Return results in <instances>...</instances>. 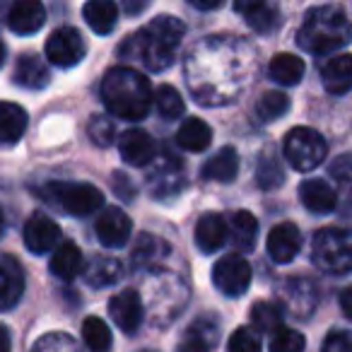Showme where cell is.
<instances>
[{
  "label": "cell",
  "mask_w": 352,
  "mask_h": 352,
  "mask_svg": "<svg viewBox=\"0 0 352 352\" xmlns=\"http://www.w3.org/2000/svg\"><path fill=\"white\" fill-rule=\"evenodd\" d=\"M184 36H186V25L182 20L171 15H160L147 27H142L138 34H133L121 46V54L131 49V56L142 60L147 70L162 73L174 63L176 49L182 46Z\"/></svg>",
  "instance_id": "obj_1"
},
{
  "label": "cell",
  "mask_w": 352,
  "mask_h": 352,
  "mask_svg": "<svg viewBox=\"0 0 352 352\" xmlns=\"http://www.w3.org/2000/svg\"><path fill=\"white\" fill-rule=\"evenodd\" d=\"M152 87L142 73L128 65H116L102 80V102L109 113L126 121H140L152 109Z\"/></svg>",
  "instance_id": "obj_2"
},
{
  "label": "cell",
  "mask_w": 352,
  "mask_h": 352,
  "mask_svg": "<svg viewBox=\"0 0 352 352\" xmlns=\"http://www.w3.org/2000/svg\"><path fill=\"white\" fill-rule=\"evenodd\" d=\"M352 39V25L340 8L321 6L307 12L297 44L309 54H333Z\"/></svg>",
  "instance_id": "obj_3"
},
{
  "label": "cell",
  "mask_w": 352,
  "mask_h": 352,
  "mask_svg": "<svg viewBox=\"0 0 352 352\" xmlns=\"http://www.w3.org/2000/svg\"><path fill=\"white\" fill-rule=\"evenodd\" d=\"M39 196L51 206H58L63 212L75 217L94 215L104 208V193L97 186L85 182H54L46 184Z\"/></svg>",
  "instance_id": "obj_4"
},
{
  "label": "cell",
  "mask_w": 352,
  "mask_h": 352,
  "mask_svg": "<svg viewBox=\"0 0 352 352\" xmlns=\"http://www.w3.org/2000/svg\"><path fill=\"white\" fill-rule=\"evenodd\" d=\"M311 258L326 273H350L352 270V230L326 227L314 236Z\"/></svg>",
  "instance_id": "obj_5"
},
{
  "label": "cell",
  "mask_w": 352,
  "mask_h": 352,
  "mask_svg": "<svg viewBox=\"0 0 352 352\" xmlns=\"http://www.w3.org/2000/svg\"><path fill=\"white\" fill-rule=\"evenodd\" d=\"M285 157L297 171H311L326 160V140L314 128H292L285 138Z\"/></svg>",
  "instance_id": "obj_6"
},
{
  "label": "cell",
  "mask_w": 352,
  "mask_h": 352,
  "mask_svg": "<svg viewBox=\"0 0 352 352\" xmlns=\"http://www.w3.org/2000/svg\"><path fill=\"white\" fill-rule=\"evenodd\" d=\"M212 283L225 297H241L251 285V265L244 256L230 254L212 268Z\"/></svg>",
  "instance_id": "obj_7"
},
{
  "label": "cell",
  "mask_w": 352,
  "mask_h": 352,
  "mask_svg": "<svg viewBox=\"0 0 352 352\" xmlns=\"http://www.w3.org/2000/svg\"><path fill=\"white\" fill-rule=\"evenodd\" d=\"M87 54L85 39L75 27H60L46 39V58L56 68H73Z\"/></svg>",
  "instance_id": "obj_8"
},
{
  "label": "cell",
  "mask_w": 352,
  "mask_h": 352,
  "mask_svg": "<svg viewBox=\"0 0 352 352\" xmlns=\"http://www.w3.org/2000/svg\"><path fill=\"white\" fill-rule=\"evenodd\" d=\"M94 232H97V239L102 246H107V249H121L131 239L133 222L121 208H104V210H99Z\"/></svg>",
  "instance_id": "obj_9"
},
{
  "label": "cell",
  "mask_w": 352,
  "mask_h": 352,
  "mask_svg": "<svg viewBox=\"0 0 352 352\" xmlns=\"http://www.w3.org/2000/svg\"><path fill=\"white\" fill-rule=\"evenodd\" d=\"M60 227L56 225L51 217L41 215H32L25 225V232H22V239H25V246L32 251V254H49V251H56L60 244Z\"/></svg>",
  "instance_id": "obj_10"
},
{
  "label": "cell",
  "mask_w": 352,
  "mask_h": 352,
  "mask_svg": "<svg viewBox=\"0 0 352 352\" xmlns=\"http://www.w3.org/2000/svg\"><path fill=\"white\" fill-rule=\"evenodd\" d=\"M118 152H121L123 162L131 166H147L155 162L157 157V142L152 135L142 128H128L121 138H118Z\"/></svg>",
  "instance_id": "obj_11"
},
{
  "label": "cell",
  "mask_w": 352,
  "mask_h": 352,
  "mask_svg": "<svg viewBox=\"0 0 352 352\" xmlns=\"http://www.w3.org/2000/svg\"><path fill=\"white\" fill-rule=\"evenodd\" d=\"M46 8L41 0H15L8 12V27L17 36H30L44 27Z\"/></svg>",
  "instance_id": "obj_12"
},
{
  "label": "cell",
  "mask_w": 352,
  "mask_h": 352,
  "mask_svg": "<svg viewBox=\"0 0 352 352\" xmlns=\"http://www.w3.org/2000/svg\"><path fill=\"white\" fill-rule=\"evenodd\" d=\"M25 294V270L12 256H0V311H10Z\"/></svg>",
  "instance_id": "obj_13"
},
{
  "label": "cell",
  "mask_w": 352,
  "mask_h": 352,
  "mask_svg": "<svg viewBox=\"0 0 352 352\" xmlns=\"http://www.w3.org/2000/svg\"><path fill=\"white\" fill-rule=\"evenodd\" d=\"M109 316L123 333H135L142 323V299L135 289H123L109 302Z\"/></svg>",
  "instance_id": "obj_14"
},
{
  "label": "cell",
  "mask_w": 352,
  "mask_h": 352,
  "mask_svg": "<svg viewBox=\"0 0 352 352\" xmlns=\"http://www.w3.org/2000/svg\"><path fill=\"white\" fill-rule=\"evenodd\" d=\"M302 249V232L294 222H280L268 234V256L275 263H289Z\"/></svg>",
  "instance_id": "obj_15"
},
{
  "label": "cell",
  "mask_w": 352,
  "mask_h": 352,
  "mask_svg": "<svg viewBox=\"0 0 352 352\" xmlns=\"http://www.w3.org/2000/svg\"><path fill=\"white\" fill-rule=\"evenodd\" d=\"M321 80L328 94L342 97V94L350 92L352 89V56L340 54V56L328 58L326 65L321 68Z\"/></svg>",
  "instance_id": "obj_16"
},
{
  "label": "cell",
  "mask_w": 352,
  "mask_h": 352,
  "mask_svg": "<svg viewBox=\"0 0 352 352\" xmlns=\"http://www.w3.org/2000/svg\"><path fill=\"white\" fill-rule=\"evenodd\" d=\"M299 198H302L304 208L316 215H328V212L336 210L338 196L326 182L321 179H307V182L299 186Z\"/></svg>",
  "instance_id": "obj_17"
},
{
  "label": "cell",
  "mask_w": 352,
  "mask_h": 352,
  "mask_svg": "<svg viewBox=\"0 0 352 352\" xmlns=\"http://www.w3.org/2000/svg\"><path fill=\"white\" fill-rule=\"evenodd\" d=\"M227 241V222L217 212H208L196 225V246L203 254H215Z\"/></svg>",
  "instance_id": "obj_18"
},
{
  "label": "cell",
  "mask_w": 352,
  "mask_h": 352,
  "mask_svg": "<svg viewBox=\"0 0 352 352\" xmlns=\"http://www.w3.org/2000/svg\"><path fill=\"white\" fill-rule=\"evenodd\" d=\"M51 273L60 280H75L80 273H85V258H82V251L75 246V241H60L58 249L54 251L51 256V263H49Z\"/></svg>",
  "instance_id": "obj_19"
},
{
  "label": "cell",
  "mask_w": 352,
  "mask_h": 352,
  "mask_svg": "<svg viewBox=\"0 0 352 352\" xmlns=\"http://www.w3.org/2000/svg\"><path fill=\"white\" fill-rule=\"evenodd\" d=\"M82 17L94 34L107 36L116 30L118 8L113 0H87L82 8Z\"/></svg>",
  "instance_id": "obj_20"
},
{
  "label": "cell",
  "mask_w": 352,
  "mask_h": 352,
  "mask_svg": "<svg viewBox=\"0 0 352 352\" xmlns=\"http://www.w3.org/2000/svg\"><path fill=\"white\" fill-rule=\"evenodd\" d=\"M239 174V155H236L234 147H222L220 152L210 157V160L203 164L201 176L206 182H217V184H230Z\"/></svg>",
  "instance_id": "obj_21"
},
{
  "label": "cell",
  "mask_w": 352,
  "mask_h": 352,
  "mask_svg": "<svg viewBox=\"0 0 352 352\" xmlns=\"http://www.w3.org/2000/svg\"><path fill=\"white\" fill-rule=\"evenodd\" d=\"M27 111L20 104L0 102V145H17L27 131Z\"/></svg>",
  "instance_id": "obj_22"
},
{
  "label": "cell",
  "mask_w": 352,
  "mask_h": 352,
  "mask_svg": "<svg viewBox=\"0 0 352 352\" xmlns=\"http://www.w3.org/2000/svg\"><path fill=\"white\" fill-rule=\"evenodd\" d=\"M15 82L25 89H44L51 82V73L39 56L22 54L15 63Z\"/></svg>",
  "instance_id": "obj_23"
},
{
  "label": "cell",
  "mask_w": 352,
  "mask_h": 352,
  "mask_svg": "<svg viewBox=\"0 0 352 352\" xmlns=\"http://www.w3.org/2000/svg\"><path fill=\"white\" fill-rule=\"evenodd\" d=\"M176 142H179V147H184L188 152H203L210 147L212 131L203 118L191 116L182 123V128L176 133Z\"/></svg>",
  "instance_id": "obj_24"
},
{
  "label": "cell",
  "mask_w": 352,
  "mask_h": 352,
  "mask_svg": "<svg viewBox=\"0 0 352 352\" xmlns=\"http://www.w3.org/2000/svg\"><path fill=\"white\" fill-rule=\"evenodd\" d=\"M304 70H307L304 60L292 54H278L268 65L270 78H273L278 85H285V87H292V85L302 82Z\"/></svg>",
  "instance_id": "obj_25"
},
{
  "label": "cell",
  "mask_w": 352,
  "mask_h": 352,
  "mask_svg": "<svg viewBox=\"0 0 352 352\" xmlns=\"http://www.w3.org/2000/svg\"><path fill=\"white\" fill-rule=\"evenodd\" d=\"M217 342V323L201 318L188 328L186 338L179 345V352H210Z\"/></svg>",
  "instance_id": "obj_26"
},
{
  "label": "cell",
  "mask_w": 352,
  "mask_h": 352,
  "mask_svg": "<svg viewBox=\"0 0 352 352\" xmlns=\"http://www.w3.org/2000/svg\"><path fill=\"white\" fill-rule=\"evenodd\" d=\"M232 241L239 251H251L258 236V220L249 210H236L230 220Z\"/></svg>",
  "instance_id": "obj_27"
},
{
  "label": "cell",
  "mask_w": 352,
  "mask_h": 352,
  "mask_svg": "<svg viewBox=\"0 0 352 352\" xmlns=\"http://www.w3.org/2000/svg\"><path fill=\"white\" fill-rule=\"evenodd\" d=\"M121 278V263L107 256H97L92 263L85 268V280L94 287H109Z\"/></svg>",
  "instance_id": "obj_28"
},
{
  "label": "cell",
  "mask_w": 352,
  "mask_h": 352,
  "mask_svg": "<svg viewBox=\"0 0 352 352\" xmlns=\"http://www.w3.org/2000/svg\"><path fill=\"white\" fill-rule=\"evenodd\" d=\"M82 340L92 352H109L113 342L111 328L99 316H89V318H85V323H82Z\"/></svg>",
  "instance_id": "obj_29"
},
{
  "label": "cell",
  "mask_w": 352,
  "mask_h": 352,
  "mask_svg": "<svg viewBox=\"0 0 352 352\" xmlns=\"http://www.w3.org/2000/svg\"><path fill=\"white\" fill-rule=\"evenodd\" d=\"M155 107H157V111L162 113V118L174 121V118H179L184 113L186 104H184L182 94L176 92L171 85H160L155 92Z\"/></svg>",
  "instance_id": "obj_30"
},
{
  "label": "cell",
  "mask_w": 352,
  "mask_h": 352,
  "mask_svg": "<svg viewBox=\"0 0 352 352\" xmlns=\"http://www.w3.org/2000/svg\"><path fill=\"white\" fill-rule=\"evenodd\" d=\"M287 109H289V97L283 92H275V89L265 92L263 97L258 99V104H256V113H258V118L265 123L283 118L285 113H287Z\"/></svg>",
  "instance_id": "obj_31"
},
{
  "label": "cell",
  "mask_w": 352,
  "mask_h": 352,
  "mask_svg": "<svg viewBox=\"0 0 352 352\" xmlns=\"http://www.w3.org/2000/svg\"><path fill=\"white\" fill-rule=\"evenodd\" d=\"M251 321L258 331L275 333L283 328V311L270 302H256L254 309H251Z\"/></svg>",
  "instance_id": "obj_32"
},
{
  "label": "cell",
  "mask_w": 352,
  "mask_h": 352,
  "mask_svg": "<svg viewBox=\"0 0 352 352\" xmlns=\"http://www.w3.org/2000/svg\"><path fill=\"white\" fill-rule=\"evenodd\" d=\"M256 182H258V186L263 188V191H273V188L283 186L285 174H283V166H280V162L275 160V157H270V155L261 157L258 169H256Z\"/></svg>",
  "instance_id": "obj_33"
},
{
  "label": "cell",
  "mask_w": 352,
  "mask_h": 352,
  "mask_svg": "<svg viewBox=\"0 0 352 352\" xmlns=\"http://www.w3.org/2000/svg\"><path fill=\"white\" fill-rule=\"evenodd\" d=\"M304 336L294 328H280L273 333V340H270V352H304Z\"/></svg>",
  "instance_id": "obj_34"
},
{
  "label": "cell",
  "mask_w": 352,
  "mask_h": 352,
  "mask_svg": "<svg viewBox=\"0 0 352 352\" xmlns=\"http://www.w3.org/2000/svg\"><path fill=\"white\" fill-rule=\"evenodd\" d=\"M227 350L230 352H261V338L256 336L251 328L241 326L230 336Z\"/></svg>",
  "instance_id": "obj_35"
},
{
  "label": "cell",
  "mask_w": 352,
  "mask_h": 352,
  "mask_svg": "<svg viewBox=\"0 0 352 352\" xmlns=\"http://www.w3.org/2000/svg\"><path fill=\"white\" fill-rule=\"evenodd\" d=\"M89 138L97 142L99 147H109L113 140H116V128H113V121L109 116H94L89 121Z\"/></svg>",
  "instance_id": "obj_36"
},
{
  "label": "cell",
  "mask_w": 352,
  "mask_h": 352,
  "mask_svg": "<svg viewBox=\"0 0 352 352\" xmlns=\"http://www.w3.org/2000/svg\"><path fill=\"white\" fill-rule=\"evenodd\" d=\"M246 22H249V27H254L256 32H270L275 25H278V10L263 6V8H258V10L249 12V15H246Z\"/></svg>",
  "instance_id": "obj_37"
},
{
  "label": "cell",
  "mask_w": 352,
  "mask_h": 352,
  "mask_svg": "<svg viewBox=\"0 0 352 352\" xmlns=\"http://www.w3.org/2000/svg\"><path fill=\"white\" fill-rule=\"evenodd\" d=\"M157 246H162L160 239H155V236H150V234H142L140 239H138V244H135V251H133V261H135L138 265L152 261L157 254H160V251H157Z\"/></svg>",
  "instance_id": "obj_38"
},
{
  "label": "cell",
  "mask_w": 352,
  "mask_h": 352,
  "mask_svg": "<svg viewBox=\"0 0 352 352\" xmlns=\"http://www.w3.org/2000/svg\"><path fill=\"white\" fill-rule=\"evenodd\" d=\"M321 352H352V331H336L323 340Z\"/></svg>",
  "instance_id": "obj_39"
},
{
  "label": "cell",
  "mask_w": 352,
  "mask_h": 352,
  "mask_svg": "<svg viewBox=\"0 0 352 352\" xmlns=\"http://www.w3.org/2000/svg\"><path fill=\"white\" fill-rule=\"evenodd\" d=\"M350 174H352V152H345V155H340L331 164V176L338 179V182H347Z\"/></svg>",
  "instance_id": "obj_40"
},
{
  "label": "cell",
  "mask_w": 352,
  "mask_h": 352,
  "mask_svg": "<svg viewBox=\"0 0 352 352\" xmlns=\"http://www.w3.org/2000/svg\"><path fill=\"white\" fill-rule=\"evenodd\" d=\"M152 6V0H121V8L128 17H138Z\"/></svg>",
  "instance_id": "obj_41"
},
{
  "label": "cell",
  "mask_w": 352,
  "mask_h": 352,
  "mask_svg": "<svg viewBox=\"0 0 352 352\" xmlns=\"http://www.w3.org/2000/svg\"><path fill=\"white\" fill-rule=\"evenodd\" d=\"M111 182H113V186H116V193L123 198V201H133V198H135V193H131V182H128L126 176L116 174Z\"/></svg>",
  "instance_id": "obj_42"
},
{
  "label": "cell",
  "mask_w": 352,
  "mask_h": 352,
  "mask_svg": "<svg viewBox=\"0 0 352 352\" xmlns=\"http://www.w3.org/2000/svg\"><path fill=\"white\" fill-rule=\"evenodd\" d=\"M265 6V0H234V10L241 12V15H249V12L258 10V8Z\"/></svg>",
  "instance_id": "obj_43"
},
{
  "label": "cell",
  "mask_w": 352,
  "mask_h": 352,
  "mask_svg": "<svg viewBox=\"0 0 352 352\" xmlns=\"http://www.w3.org/2000/svg\"><path fill=\"white\" fill-rule=\"evenodd\" d=\"M340 309H342V314L352 321V285L340 292Z\"/></svg>",
  "instance_id": "obj_44"
},
{
  "label": "cell",
  "mask_w": 352,
  "mask_h": 352,
  "mask_svg": "<svg viewBox=\"0 0 352 352\" xmlns=\"http://www.w3.org/2000/svg\"><path fill=\"white\" fill-rule=\"evenodd\" d=\"M188 3L198 10H217L220 6H225V0H188Z\"/></svg>",
  "instance_id": "obj_45"
},
{
  "label": "cell",
  "mask_w": 352,
  "mask_h": 352,
  "mask_svg": "<svg viewBox=\"0 0 352 352\" xmlns=\"http://www.w3.org/2000/svg\"><path fill=\"white\" fill-rule=\"evenodd\" d=\"M10 345H12L10 331H8V326L0 323V352H10Z\"/></svg>",
  "instance_id": "obj_46"
},
{
  "label": "cell",
  "mask_w": 352,
  "mask_h": 352,
  "mask_svg": "<svg viewBox=\"0 0 352 352\" xmlns=\"http://www.w3.org/2000/svg\"><path fill=\"white\" fill-rule=\"evenodd\" d=\"M6 234V212H3V208H0V236Z\"/></svg>",
  "instance_id": "obj_47"
},
{
  "label": "cell",
  "mask_w": 352,
  "mask_h": 352,
  "mask_svg": "<svg viewBox=\"0 0 352 352\" xmlns=\"http://www.w3.org/2000/svg\"><path fill=\"white\" fill-rule=\"evenodd\" d=\"M3 63H6V44L0 41V68H3Z\"/></svg>",
  "instance_id": "obj_48"
}]
</instances>
